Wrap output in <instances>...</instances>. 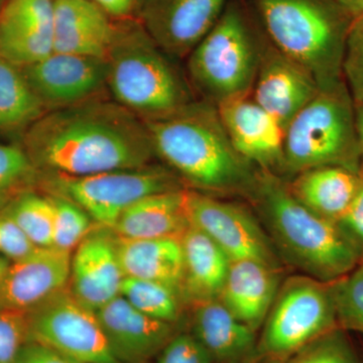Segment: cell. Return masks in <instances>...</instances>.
I'll return each instance as SVG.
<instances>
[{
	"label": "cell",
	"mask_w": 363,
	"mask_h": 363,
	"mask_svg": "<svg viewBox=\"0 0 363 363\" xmlns=\"http://www.w3.org/2000/svg\"><path fill=\"white\" fill-rule=\"evenodd\" d=\"M21 145L38 171L71 178L143 168L156 157L145 121L101 96L48 111Z\"/></svg>",
	"instance_id": "cell-1"
},
{
	"label": "cell",
	"mask_w": 363,
	"mask_h": 363,
	"mask_svg": "<svg viewBox=\"0 0 363 363\" xmlns=\"http://www.w3.org/2000/svg\"><path fill=\"white\" fill-rule=\"evenodd\" d=\"M155 154L195 191L252 197L260 169L231 143L215 105L193 100L178 111L145 119Z\"/></svg>",
	"instance_id": "cell-2"
},
{
	"label": "cell",
	"mask_w": 363,
	"mask_h": 363,
	"mask_svg": "<svg viewBox=\"0 0 363 363\" xmlns=\"http://www.w3.org/2000/svg\"><path fill=\"white\" fill-rule=\"evenodd\" d=\"M250 199L259 210L272 241L306 276L333 283L363 259L337 222L306 207L274 174L260 169Z\"/></svg>",
	"instance_id": "cell-3"
},
{
	"label": "cell",
	"mask_w": 363,
	"mask_h": 363,
	"mask_svg": "<svg viewBox=\"0 0 363 363\" xmlns=\"http://www.w3.org/2000/svg\"><path fill=\"white\" fill-rule=\"evenodd\" d=\"M255 6L269 42L304 67L320 89L344 82L350 9L336 0H255Z\"/></svg>",
	"instance_id": "cell-4"
},
{
	"label": "cell",
	"mask_w": 363,
	"mask_h": 363,
	"mask_svg": "<svg viewBox=\"0 0 363 363\" xmlns=\"http://www.w3.org/2000/svg\"><path fill=\"white\" fill-rule=\"evenodd\" d=\"M169 57L140 23L116 26L105 58L112 99L143 121L167 116L192 102L190 86Z\"/></svg>",
	"instance_id": "cell-5"
},
{
	"label": "cell",
	"mask_w": 363,
	"mask_h": 363,
	"mask_svg": "<svg viewBox=\"0 0 363 363\" xmlns=\"http://www.w3.org/2000/svg\"><path fill=\"white\" fill-rule=\"evenodd\" d=\"M324 166L362 171L355 105L344 82L320 89L285 130L283 172Z\"/></svg>",
	"instance_id": "cell-6"
},
{
	"label": "cell",
	"mask_w": 363,
	"mask_h": 363,
	"mask_svg": "<svg viewBox=\"0 0 363 363\" xmlns=\"http://www.w3.org/2000/svg\"><path fill=\"white\" fill-rule=\"evenodd\" d=\"M260 49L242 11L229 4L188 56L191 85L215 106L252 95Z\"/></svg>",
	"instance_id": "cell-7"
},
{
	"label": "cell",
	"mask_w": 363,
	"mask_h": 363,
	"mask_svg": "<svg viewBox=\"0 0 363 363\" xmlns=\"http://www.w3.org/2000/svg\"><path fill=\"white\" fill-rule=\"evenodd\" d=\"M333 283L309 276L286 279L279 286L264 330L257 354L274 358L292 357L325 334L337 329Z\"/></svg>",
	"instance_id": "cell-8"
},
{
	"label": "cell",
	"mask_w": 363,
	"mask_h": 363,
	"mask_svg": "<svg viewBox=\"0 0 363 363\" xmlns=\"http://www.w3.org/2000/svg\"><path fill=\"white\" fill-rule=\"evenodd\" d=\"M47 185L52 190L57 189V194L77 203L98 225L111 229L121 215L138 200L185 189L171 169L152 164L79 178L51 176Z\"/></svg>",
	"instance_id": "cell-9"
},
{
	"label": "cell",
	"mask_w": 363,
	"mask_h": 363,
	"mask_svg": "<svg viewBox=\"0 0 363 363\" xmlns=\"http://www.w3.org/2000/svg\"><path fill=\"white\" fill-rule=\"evenodd\" d=\"M26 314L28 340L45 344L74 362L121 363L111 352L96 312L81 304L69 288Z\"/></svg>",
	"instance_id": "cell-10"
},
{
	"label": "cell",
	"mask_w": 363,
	"mask_h": 363,
	"mask_svg": "<svg viewBox=\"0 0 363 363\" xmlns=\"http://www.w3.org/2000/svg\"><path fill=\"white\" fill-rule=\"evenodd\" d=\"M190 224L209 236L231 260L253 259L279 269L271 238L248 210L214 196L186 190Z\"/></svg>",
	"instance_id": "cell-11"
},
{
	"label": "cell",
	"mask_w": 363,
	"mask_h": 363,
	"mask_svg": "<svg viewBox=\"0 0 363 363\" xmlns=\"http://www.w3.org/2000/svg\"><path fill=\"white\" fill-rule=\"evenodd\" d=\"M48 111L65 108L99 97L106 88V59L52 52L21 68Z\"/></svg>",
	"instance_id": "cell-12"
},
{
	"label": "cell",
	"mask_w": 363,
	"mask_h": 363,
	"mask_svg": "<svg viewBox=\"0 0 363 363\" xmlns=\"http://www.w3.org/2000/svg\"><path fill=\"white\" fill-rule=\"evenodd\" d=\"M227 0H140V25L169 57H188L218 21Z\"/></svg>",
	"instance_id": "cell-13"
},
{
	"label": "cell",
	"mask_w": 363,
	"mask_h": 363,
	"mask_svg": "<svg viewBox=\"0 0 363 363\" xmlns=\"http://www.w3.org/2000/svg\"><path fill=\"white\" fill-rule=\"evenodd\" d=\"M124 278L117 236L111 228L93 229L72 252L69 290L92 311L121 295Z\"/></svg>",
	"instance_id": "cell-14"
},
{
	"label": "cell",
	"mask_w": 363,
	"mask_h": 363,
	"mask_svg": "<svg viewBox=\"0 0 363 363\" xmlns=\"http://www.w3.org/2000/svg\"><path fill=\"white\" fill-rule=\"evenodd\" d=\"M319 90L316 80L304 67L279 51L269 40L262 45L252 96L284 130Z\"/></svg>",
	"instance_id": "cell-15"
},
{
	"label": "cell",
	"mask_w": 363,
	"mask_h": 363,
	"mask_svg": "<svg viewBox=\"0 0 363 363\" xmlns=\"http://www.w3.org/2000/svg\"><path fill=\"white\" fill-rule=\"evenodd\" d=\"M71 252L38 248L13 262L0 283V310L28 313L69 288Z\"/></svg>",
	"instance_id": "cell-16"
},
{
	"label": "cell",
	"mask_w": 363,
	"mask_h": 363,
	"mask_svg": "<svg viewBox=\"0 0 363 363\" xmlns=\"http://www.w3.org/2000/svg\"><path fill=\"white\" fill-rule=\"evenodd\" d=\"M217 107L236 150L262 171H283L285 130L252 95ZM276 175V174H274Z\"/></svg>",
	"instance_id": "cell-17"
},
{
	"label": "cell",
	"mask_w": 363,
	"mask_h": 363,
	"mask_svg": "<svg viewBox=\"0 0 363 363\" xmlns=\"http://www.w3.org/2000/svg\"><path fill=\"white\" fill-rule=\"evenodd\" d=\"M96 315L111 352L121 363L149 362L176 334L175 324L143 314L121 295Z\"/></svg>",
	"instance_id": "cell-18"
},
{
	"label": "cell",
	"mask_w": 363,
	"mask_h": 363,
	"mask_svg": "<svg viewBox=\"0 0 363 363\" xmlns=\"http://www.w3.org/2000/svg\"><path fill=\"white\" fill-rule=\"evenodd\" d=\"M116 25L90 0H54V52L106 58Z\"/></svg>",
	"instance_id": "cell-19"
},
{
	"label": "cell",
	"mask_w": 363,
	"mask_h": 363,
	"mask_svg": "<svg viewBox=\"0 0 363 363\" xmlns=\"http://www.w3.org/2000/svg\"><path fill=\"white\" fill-rule=\"evenodd\" d=\"M278 269L259 260H231L218 300L257 332L266 321L281 286Z\"/></svg>",
	"instance_id": "cell-20"
},
{
	"label": "cell",
	"mask_w": 363,
	"mask_h": 363,
	"mask_svg": "<svg viewBox=\"0 0 363 363\" xmlns=\"http://www.w3.org/2000/svg\"><path fill=\"white\" fill-rule=\"evenodd\" d=\"M193 335L214 362L240 363L257 352L255 331L234 317L218 298L195 303Z\"/></svg>",
	"instance_id": "cell-21"
},
{
	"label": "cell",
	"mask_w": 363,
	"mask_h": 363,
	"mask_svg": "<svg viewBox=\"0 0 363 363\" xmlns=\"http://www.w3.org/2000/svg\"><path fill=\"white\" fill-rule=\"evenodd\" d=\"M186 190L147 196L128 207L111 230L128 240L177 238L190 226Z\"/></svg>",
	"instance_id": "cell-22"
},
{
	"label": "cell",
	"mask_w": 363,
	"mask_h": 363,
	"mask_svg": "<svg viewBox=\"0 0 363 363\" xmlns=\"http://www.w3.org/2000/svg\"><path fill=\"white\" fill-rule=\"evenodd\" d=\"M362 182V171L324 166L301 172L288 185L306 207L324 218L338 222L354 199Z\"/></svg>",
	"instance_id": "cell-23"
},
{
	"label": "cell",
	"mask_w": 363,
	"mask_h": 363,
	"mask_svg": "<svg viewBox=\"0 0 363 363\" xmlns=\"http://www.w3.org/2000/svg\"><path fill=\"white\" fill-rule=\"evenodd\" d=\"M117 248L124 277L162 284L183 296L184 259L180 238L128 240L117 236Z\"/></svg>",
	"instance_id": "cell-24"
},
{
	"label": "cell",
	"mask_w": 363,
	"mask_h": 363,
	"mask_svg": "<svg viewBox=\"0 0 363 363\" xmlns=\"http://www.w3.org/2000/svg\"><path fill=\"white\" fill-rule=\"evenodd\" d=\"M180 241L184 297L193 304L219 298L231 259L209 236L192 224L182 234Z\"/></svg>",
	"instance_id": "cell-25"
},
{
	"label": "cell",
	"mask_w": 363,
	"mask_h": 363,
	"mask_svg": "<svg viewBox=\"0 0 363 363\" xmlns=\"http://www.w3.org/2000/svg\"><path fill=\"white\" fill-rule=\"evenodd\" d=\"M48 111L21 69L0 57V135L25 133Z\"/></svg>",
	"instance_id": "cell-26"
},
{
	"label": "cell",
	"mask_w": 363,
	"mask_h": 363,
	"mask_svg": "<svg viewBox=\"0 0 363 363\" xmlns=\"http://www.w3.org/2000/svg\"><path fill=\"white\" fill-rule=\"evenodd\" d=\"M37 247H52L54 205L51 196L26 191L4 207Z\"/></svg>",
	"instance_id": "cell-27"
},
{
	"label": "cell",
	"mask_w": 363,
	"mask_h": 363,
	"mask_svg": "<svg viewBox=\"0 0 363 363\" xmlns=\"http://www.w3.org/2000/svg\"><path fill=\"white\" fill-rule=\"evenodd\" d=\"M121 296L138 311L168 323L180 319L183 296L173 289L145 279L124 278Z\"/></svg>",
	"instance_id": "cell-28"
},
{
	"label": "cell",
	"mask_w": 363,
	"mask_h": 363,
	"mask_svg": "<svg viewBox=\"0 0 363 363\" xmlns=\"http://www.w3.org/2000/svg\"><path fill=\"white\" fill-rule=\"evenodd\" d=\"M52 52V32L0 23V57L13 65H33Z\"/></svg>",
	"instance_id": "cell-29"
},
{
	"label": "cell",
	"mask_w": 363,
	"mask_h": 363,
	"mask_svg": "<svg viewBox=\"0 0 363 363\" xmlns=\"http://www.w3.org/2000/svg\"><path fill=\"white\" fill-rule=\"evenodd\" d=\"M50 196L55 211L52 247L72 253L94 229L95 221L77 203L65 196L54 193Z\"/></svg>",
	"instance_id": "cell-30"
},
{
	"label": "cell",
	"mask_w": 363,
	"mask_h": 363,
	"mask_svg": "<svg viewBox=\"0 0 363 363\" xmlns=\"http://www.w3.org/2000/svg\"><path fill=\"white\" fill-rule=\"evenodd\" d=\"M38 174L23 145L0 143V208L30 190Z\"/></svg>",
	"instance_id": "cell-31"
},
{
	"label": "cell",
	"mask_w": 363,
	"mask_h": 363,
	"mask_svg": "<svg viewBox=\"0 0 363 363\" xmlns=\"http://www.w3.org/2000/svg\"><path fill=\"white\" fill-rule=\"evenodd\" d=\"M338 325L363 334V259L342 279L334 281Z\"/></svg>",
	"instance_id": "cell-32"
},
{
	"label": "cell",
	"mask_w": 363,
	"mask_h": 363,
	"mask_svg": "<svg viewBox=\"0 0 363 363\" xmlns=\"http://www.w3.org/2000/svg\"><path fill=\"white\" fill-rule=\"evenodd\" d=\"M341 70L355 106L363 104V14L353 16L344 47Z\"/></svg>",
	"instance_id": "cell-33"
},
{
	"label": "cell",
	"mask_w": 363,
	"mask_h": 363,
	"mask_svg": "<svg viewBox=\"0 0 363 363\" xmlns=\"http://www.w3.org/2000/svg\"><path fill=\"white\" fill-rule=\"evenodd\" d=\"M54 0H6L0 7V23L52 32Z\"/></svg>",
	"instance_id": "cell-34"
},
{
	"label": "cell",
	"mask_w": 363,
	"mask_h": 363,
	"mask_svg": "<svg viewBox=\"0 0 363 363\" xmlns=\"http://www.w3.org/2000/svg\"><path fill=\"white\" fill-rule=\"evenodd\" d=\"M286 363H357V362L345 338L337 329H335L289 357Z\"/></svg>",
	"instance_id": "cell-35"
},
{
	"label": "cell",
	"mask_w": 363,
	"mask_h": 363,
	"mask_svg": "<svg viewBox=\"0 0 363 363\" xmlns=\"http://www.w3.org/2000/svg\"><path fill=\"white\" fill-rule=\"evenodd\" d=\"M28 340V320L23 312L0 310V363H16Z\"/></svg>",
	"instance_id": "cell-36"
},
{
	"label": "cell",
	"mask_w": 363,
	"mask_h": 363,
	"mask_svg": "<svg viewBox=\"0 0 363 363\" xmlns=\"http://www.w3.org/2000/svg\"><path fill=\"white\" fill-rule=\"evenodd\" d=\"M157 363H214L211 354L193 334H175L157 355Z\"/></svg>",
	"instance_id": "cell-37"
},
{
	"label": "cell",
	"mask_w": 363,
	"mask_h": 363,
	"mask_svg": "<svg viewBox=\"0 0 363 363\" xmlns=\"http://www.w3.org/2000/svg\"><path fill=\"white\" fill-rule=\"evenodd\" d=\"M38 248L6 210L0 208V255L13 262L25 259Z\"/></svg>",
	"instance_id": "cell-38"
},
{
	"label": "cell",
	"mask_w": 363,
	"mask_h": 363,
	"mask_svg": "<svg viewBox=\"0 0 363 363\" xmlns=\"http://www.w3.org/2000/svg\"><path fill=\"white\" fill-rule=\"evenodd\" d=\"M362 173V185L350 206L337 223L363 255V171Z\"/></svg>",
	"instance_id": "cell-39"
},
{
	"label": "cell",
	"mask_w": 363,
	"mask_h": 363,
	"mask_svg": "<svg viewBox=\"0 0 363 363\" xmlns=\"http://www.w3.org/2000/svg\"><path fill=\"white\" fill-rule=\"evenodd\" d=\"M16 363H72V360L45 344L28 340Z\"/></svg>",
	"instance_id": "cell-40"
},
{
	"label": "cell",
	"mask_w": 363,
	"mask_h": 363,
	"mask_svg": "<svg viewBox=\"0 0 363 363\" xmlns=\"http://www.w3.org/2000/svg\"><path fill=\"white\" fill-rule=\"evenodd\" d=\"M114 18H124L133 11L136 0H90Z\"/></svg>",
	"instance_id": "cell-41"
},
{
	"label": "cell",
	"mask_w": 363,
	"mask_h": 363,
	"mask_svg": "<svg viewBox=\"0 0 363 363\" xmlns=\"http://www.w3.org/2000/svg\"><path fill=\"white\" fill-rule=\"evenodd\" d=\"M355 128L360 155V169L363 171V104L355 106Z\"/></svg>",
	"instance_id": "cell-42"
},
{
	"label": "cell",
	"mask_w": 363,
	"mask_h": 363,
	"mask_svg": "<svg viewBox=\"0 0 363 363\" xmlns=\"http://www.w3.org/2000/svg\"><path fill=\"white\" fill-rule=\"evenodd\" d=\"M11 264V260H9L6 259V257H1V255H0V283H1L4 276H6L7 269H9Z\"/></svg>",
	"instance_id": "cell-43"
},
{
	"label": "cell",
	"mask_w": 363,
	"mask_h": 363,
	"mask_svg": "<svg viewBox=\"0 0 363 363\" xmlns=\"http://www.w3.org/2000/svg\"><path fill=\"white\" fill-rule=\"evenodd\" d=\"M350 13H352L353 16L363 14V0H360L354 6L351 7Z\"/></svg>",
	"instance_id": "cell-44"
},
{
	"label": "cell",
	"mask_w": 363,
	"mask_h": 363,
	"mask_svg": "<svg viewBox=\"0 0 363 363\" xmlns=\"http://www.w3.org/2000/svg\"><path fill=\"white\" fill-rule=\"evenodd\" d=\"M336 1L342 4L343 6H345L346 9H348L350 11L351 7L354 6L358 1H360V0H336Z\"/></svg>",
	"instance_id": "cell-45"
},
{
	"label": "cell",
	"mask_w": 363,
	"mask_h": 363,
	"mask_svg": "<svg viewBox=\"0 0 363 363\" xmlns=\"http://www.w3.org/2000/svg\"><path fill=\"white\" fill-rule=\"evenodd\" d=\"M4 0H0V7H1L2 4H4Z\"/></svg>",
	"instance_id": "cell-46"
},
{
	"label": "cell",
	"mask_w": 363,
	"mask_h": 363,
	"mask_svg": "<svg viewBox=\"0 0 363 363\" xmlns=\"http://www.w3.org/2000/svg\"><path fill=\"white\" fill-rule=\"evenodd\" d=\"M72 363H81V362H74V360H72Z\"/></svg>",
	"instance_id": "cell-47"
}]
</instances>
